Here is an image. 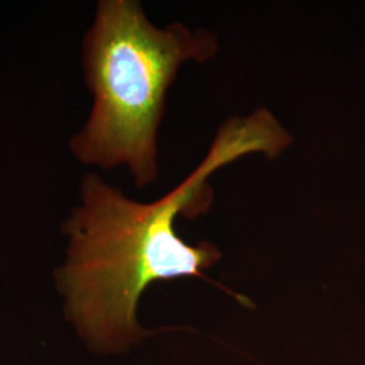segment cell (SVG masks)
Segmentation results:
<instances>
[{
  "label": "cell",
  "instance_id": "6da1fadb",
  "mask_svg": "<svg viewBox=\"0 0 365 365\" xmlns=\"http://www.w3.org/2000/svg\"><path fill=\"white\" fill-rule=\"evenodd\" d=\"M294 144L287 128L265 107L227 118L209 150L179 185L150 203L125 195L96 173L81 179L80 203L63 226L66 261L56 282L66 315L93 346L117 351L148 333L135 312L152 283L180 277L206 279L221 259L214 244L196 245L178 235V217L192 220L214 203L210 176L249 155L274 160Z\"/></svg>",
  "mask_w": 365,
  "mask_h": 365
},
{
  "label": "cell",
  "instance_id": "7a4b0ae2",
  "mask_svg": "<svg viewBox=\"0 0 365 365\" xmlns=\"http://www.w3.org/2000/svg\"><path fill=\"white\" fill-rule=\"evenodd\" d=\"M218 51V36L206 27L156 26L140 1L101 0L83 41L93 102L69 141L75 158L102 170L125 167L138 188L156 182L157 134L168 90L184 64H205Z\"/></svg>",
  "mask_w": 365,
  "mask_h": 365
}]
</instances>
